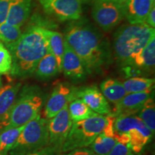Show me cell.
<instances>
[{"label":"cell","instance_id":"cell-1","mask_svg":"<svg viewBox=\"0 0 155 155\" xmlns=\"http://www.w3.org/2000/svg\"><path fill=\"white\" fill-rule=\"evenodd\" d=\"M63 37L81 59L88 74L98 72L109 62L111 53L107 40L92 25L73 23Z\"/></svg>","mask_w":155,"mask_h":155},{"label":"cell","instance_id":"cell-2","mask_svg":"<svg viewBox=\"0 0 155 155\" xmlns=\"http://www.w3.org/2000/svg\"><path fill=\"white\" fill-rule=\"evenodd\" d=\"M45 29L31 24L17 42L5 46L12 60V76L25 78L33 74L39 61L48 51Z\"/></svg>","mask_w":155,"mask_h":155},{"label":"cell","instance_id":"cell-3","mask_svg":"<svg viewBox=\"0 0 155 155\" xmlns=\"http://www.w3.org/2000/svg\"><path fill=\"white\" fill-rule=\"evenodd\" d=\"M153 38H155V29L146 23L123 25L114 35L115 57L124 66L127 65Z\"/></svg>","mask_w":155,"mask_h":155},{"label":"cell","instance_id":"cell-4","mask_svg":"<svg viewBox=\"0 0 155 155\" xmlns=\"http://www.w3.org/2000/svg\"><path fill=\"white\" fill-rule=\"evenodd\" d=\"M44 102L42 91L35 86H25L5 117L0 121V131L22 127L40 114Z\"/></svg>","mask_w":155,"mask_h":155},{"label":"cell","instance_id":"cell-5","mask_svg":"<svg viewBox=\"0 0 155 155\" xmlns=\"http://www.w3.org/2000/svg\"><path fill=\"white\" fill-rule=\"evenodd\" d=\"M107 121V116L97 114L82 121L73 122L62 147L61 153L91 146L95 139L104 131Z\"/></svg>","mask_w":155,"mask_h":155},{"label":"cell","instance_id":"cell-6","mask_svg":"<svg viewBox=\"0 0 155 155\" xmlns=\"http://www.w3.org/2000/svg\"><path fill=\"white\" fill-rule=\"evenodd\" d=\"M49 145L48 121L40 114L25 125L10 150L11 155H27Z\"/></svg>","mask_w":155,"mask_h":155},{"label":"cell","instance_id":"cell-7","mask_svg":"<svg viewBox=\"0 0 155 155\" xmlns=\"http://www.w3.org/2000/svg\"><path fill=\"white\" fill-rule=\"evenodd\" d=\"M116 134H127L132 152H140L152 138V133L138 116L128 115L116 117L114 124Z\"/></svg>","mask_w":155,"mask_h":155},{"label":"cell","instance_id":"cell-8","mask_svg":"<svg viewBox=\"0 0 155 155\" xmlns=\"http://www.w3.org/2000/svg\"><path fill=\"white\" fill-rule=\"evenodd\" d=\"M92 17L99 28L108 32L117 26L125 18L124 4L94 0Z\"/></svg>","mask_w":155,"mask_h":155},{"label":"cell","instance_id":"cell-9","mask_svg":"<svg viewBox=\"0 0 155 155\" xmlns=\"http://www.w3.org/2000/svg\"><path fill=\"white\" fill-rule=\"evenodd\" d=\"M45 13L60 22L81 18L82 0H39Z\"/></svg>","mask_w":155,"mask_h":155},{"label":"cell","instance_id":"cell-10","mask_svg":"<svg viewBox=\"0 0 155 155\" xmlns=\"http://www.w3.org/2000/svg\"><path fill=\"white\" fill-rule=\"evenodd\" d=\"M73 121L69 115L68 106L48 121L49 145L61 152L62 147L71 130Z\"/></svg>","mask_w":155,"mask_h":155},{"label":"cell","instance_id":"cell-11","mask_svg":"<svg viewBox=\"0 0 155 155\" xmlns=\"http://www.w3.org/2000/svg\"><path fill=\"white\" fill-rule=\"evenodd\" d=\"M77 89L72 88L66 83H60L55 87L46 103L45 116L48 119H51L63 110L69 103L75 98Z\"/></svg>","mask_w":155,"mask_h":155},{"label":"cell","instance_id":"cell-12","mask_svg":"<svg viewBox=\"0 0 155 155\" xmlns=\"http://www.w3.org/2000/svg\"><path fill=\"white\" fill-rule=\"evenodd\" d=\"M75 98H81L95 113L100 115L111 114V109L107 99L96 87H87L76 91Z\"/></svg>","mask_w":155,"mask_h":155},{"label":"cell","instance_id":"cell-13","mask_svg":"<svg viewBox=\"0 0 155 155\" xmlns=\"http://www.w3.org/2000/svg\"><path fill=\"white\" fill-rule=\"evenodd\" d=\"M62 71L67 78L76 81L83 80L88 74L80 58L65 41L62 61Z\"/></svg>","mask_w":155,"mask_h":155},{"label":"cell","instance_id":"cell-14","mask_svg":"<svg viewBox=\"0 0 155 155\" xmlns=\"http://www.w3.org/2000/svg\"><path fill=\"white\" fill-rule=\"evenodd\" d=\"M152 92L127 94L120 101L115 104L114 113L112 114L116 117L134 115L139 111L144 102L152 96Z\"/></svg>","mask_w":155,"mask_h":155},{"label":"cell","instance_id":"cell-15","mask_svg":"<svg viewBox=\"0 0 155 155\" xmlns=\"http://www.w3.org/2000/svg\"><path fill=\"white\" fill-rule=\"evenodd\" d=\"M154 5L151 0H127L124 4L125 18L129 24H142Z\"/></svg>","mask_w":155,"mask_h":155},{"label":"cell","instance_id":"cell-16","mask_svg":"<svg viewBox=\"0 0 155 155\" xmlns=\"http://www.w3.org/2000/svg\"><path fill=\"white\" fill-rule=\"evenodd\" d=\"M32 0H19L9 9L6 22L21 28L30 16Z\"/></svg>","mask_w":155,"mask_h":155},{"label":"cell","instance_id":"cell-17","mask_svg":"<svg viewBox=\"0 0 155 155\" xmlns=\"http://www.w3.org/2000/svg\"><path fill=\"white\" fill-rule=\"evenodd\" d=\"M155 65V38H153L127 65L139 70H152ZM126 66V65H125Z\"/></svg>","mask_w":155,"mask_h":155},{"label":"cell","instance_id":"cell-18","mask_svg":"<svg viewBox=\"0 0 155 155\" xmlns=\"http://www.w3.org/2000/svg\"><path fill=\"white\" fill-rule=\"evenodd\" d=\"M21 83L6 85L0 88V121L11 109L21 88Z\"/></svg>","mask_w":155,"mask_h":155},{"label":"cell","instance_id":"cell-19","mask_svg":"<svg viewBox=\"0 0 155 155\" xmlns=\"http://www.w3.org/2000/svg\"><path fill=\"white\" fill-rule=\"evenodd\" d=\"M48 50L55 58L60 72H62V61L65 49V40L62 34L57 31L45 29Z\"/></svg>","mask_w":155,"mask_h":155},{"label":"cell","instance_id":"cell-20","mask_svg":"<svg viewBox=\"0 0 155 155\" xmlns=\"http://www.w3.org/2000/svg\"><path fill=\"white\" fill-rule=\"evenodd\" d=\"M100 88L101 92L108 101L114 104H117L127 94L123 83L116 79H106L101 83Z\"/></svg>","mask_w":155,"mask_h":155},{"label":"cell","instance_id":"cell-21","mask_svg":"<svg viewBox=\"0 0 155 155\" xmlns=\"http://www.w3.org/2000/svg\"><path fill=\"white\" fill-rule=\"evenodd\" d=\"M34 73H35L36 77L41 80H48L60 73L58 62L48 50L39 61Z\"/></svg>","mask_w":155,"mask_h":155},{"label":"cell","instance_id":"cell-22","mask_svg":"<svg viewBox=\"0 0 155 155\" xmlns=\"http://www.w3.org/2000/svg\"><path fill=\"white\" fill-rule=\"evenodd\" d=\"M154 84V79L143 77L129 78L123 83L127 94L152 92Z\"/></svg>","mask_w":155,"mask_h":155},{"label":"cell","instance_id":"cell-23","mask_svg":"<svg viewBox=\"0 0 155 155\" xmlns=\"http://www.w3.org/2000/svg\"><path fill=\"white\" fill-rule=\"evenodd\" d=\"M68 111L73 122L82 121L98 114L93 111L81 98H75L69 103Z\"/></svg>","mask_w":155,"mask_h":155},{"label":"cell","instance_id":"cell-24","mask_svg":"<svg viewBox=\"0 0 155 155\" xmlns=\"http://www.w3.org/2000/svg\"><path fill=\"white\" fill-rule=\"evenodd\" d=\"M24 126L10 128L0 132V155H7L14 146Z\"/></svg>","mask_w":155,"mask_h":155},{"label":"cell","instance_id":"cell-25","mask_svg":"<svg viewBox=\"0 0 155 155\" xmlns=\"http://www.w3.org/2000/svg\"><path fill=\"white\" fill-rule=\"evenodd\" d=\"M117 142L115 136L107 135L102 131L91 144V150L97 155H108Z\"/></svg>","mask_w":155,"mask_h":155},{"label":"cell","instance_id":"cell-26","mask_svg":"<svg viewBox=\"0 0 155 155\" xmlns=\"http://www.w3.org/2000/svg\"><path fill=\"white\" fill-rule=\"evenodd\" d=\"M138 116L152 134L155 131V106L154 98L152 96L144 102L139 111Z\"/></svg>","mask_w":155,"mask_h":155},{"label":"cell","instance_id":"cell-27","mask_svg":"<svg viewBox=\"0 0 155 155\" xmlns=\"http://www.w3.org/2000/svg\"><path fill=\"white\" fill-rule=\"evenodd\" d=\"M20 28L3 22L0 25V41L5 46L17 42L22 35Z\"/></svg>","mask_w":155,"mask_h":155},{"label":"cell","instance_id":"cell-28","mask_svg":"<svg viewBox=\"0 0 155 155\" xmlns=\"http://www.w3.org/2000/svg\"><path fill=\"white\" fill-rule=\"evenodd\" d=\"M12 65L11 54L5 45L0 42V75L10 73Z\"/></svg>","mask_w":155,"mask_h":155},{"label":"cell","instance_id":"cell-29","mask_svg":"<svg viewBox=\"0 0 155 155\" xmlns=\"http://www.w3.org/2000/svg\"><path fill=\"white\" fill-rule=\"evenodd\" d=\"M19 0H0V25L5 22L10 7Z\"/></svg>","mask_w":155,"mask_h":155},{"label":"cell","instance_id":"cell-30","mask_svg":"<svg viewBox=\"0 0 155 155\" xmlns=\"http://www.w3.org/2000/svg\"><path fill=\"white\" fill-rule=\"evenodd\" d=\"M108 155H134L127 144L117 142Z\"/></svg>","mask_w":155,"mask_h":155},{"label":"cell","instance_id":"cell-31","mask_svg":"<svg viewBox=\"0 0 155 155\" xmlns=\"http://www.w3.org/2000/svg\"><path fill=\"white\" fill-rule=\"evenodd\" d=\"M27 155H61V152H60L53 147L48 145L44 148L31 152Z\"/></svg>","mask_w":155,"mask_h":155},{"label":"cell","instance_id":"cell-32","mask_svg":"<svg viewBox=\"0 0 155 155\" xmlns=\"http://www.w3.org/2000/svg\"><path fill=\"white\" fill-rule=\"evenodd\" d=\"M65 155H97V154L91 150H88V149H86V148H81V149H77V150L70 151L67 154H65Z\"/></svg>","mask_w":155,"mask_h":155},{"label":"cell","instance_id":"cell-33","mask_svg":"<svg viewBox=\"0 0 155 155\" xmlns=\"http://www.w3.org/2000/svg\"><path fill=\"white\" fill-rule=\"evenodd\" d=\"M145 23L148 25L151 28H155V7L154 5L150 9V12H149L148 15H147L146 20H145Z\"/></svg>","mask_w":155,"mask_h":155},{"label":"cell","instance_id":"cell-34","mask_svg":"<svg viewBox=\"0 0 155 155\" xmlns=\"http://www.w3.org/2000/svg\"><path fill=\"white\" fill-rule=\"evenodd\" d=\"M103 1H107V2H114V3H118V4H125L127 0H103Z\"/></svg>","mask_w":155,"mask_h":155},{"label":"cell","instance_id":"cell-35","mask_svg":"<svg viewBox=\"0 0 155 155\" xmlns=\"http://www.w3.org/2000/svg\"><path fill=\"white\" fill-rule=\"evenodd\" d=\"M2 87V78H1V76H0V88Z\"/></svg>","mask_w":155,"mask_h":155},{"label":"cell","instance_id":"cell-36","mask_svg":"<svg viewBox=\"0 0 155 155\" xmlns=\"http://www.w3.org/2000/svg\"><path fill=\"white\" fill-rule=\"evenodd\" d=\"M151 1H152V2L153 3V4H154V2H155V0H151Z\"/></svg>","mask_w":155,"mask_h":155}]
</instances>
